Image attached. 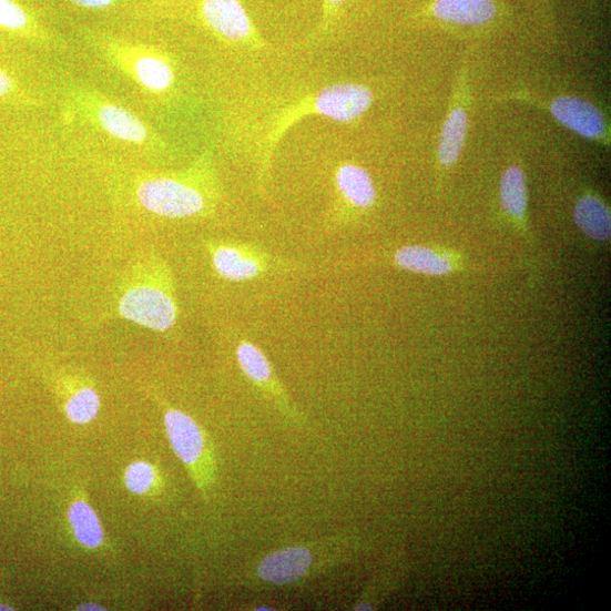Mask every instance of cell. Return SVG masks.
Listing matches in <instances>:
<instances>
[{"label": "cell", "mask_w": 611, "mask_h": 611, "mask_svg": "<svg viewBox=\"0 0 611 611\" xmlns=\"http://www.w3.org/2000/svg\"><path fill=\"white\" fill-rule=\"evenodd\" d=\"M357 546L354 536L335 533L277 548L246 563L238 581L250 590L302 587L350 561Z\"/></svg>", "instance_id": "6da1fadb"}, {"label": "cell", "mask_w": 611, "mask_h": 611, "mask_svg": "<svg viewBox=\"0 0 611 611\" xmlns=\"http://www.w3.org/2000/svg\"><path fill=\"white\" fill-rule=\"evenodd\" d=\"M136 198L146 211L171 218L210 213L218 200V185L211 154L205 153L189 170L143 177Z\"/></svg>", "instance_id": "7a4b0ae2"}, {"label": "cell", "mask_w": 611, "mask_h": 611, "mask_svg": "<svg viewBox=\"0 0 611 611\" xmlns=\"http://www.w3.org/2000/svg\"><path fill=\"white\" fill-rule=\"evenodd\" d=\"M373 93L357 83L328 85L316 94L287 108L277 119L266 138L259 161L258 181L263 184L271 172L275 147L284 135L307 116H322L339 123H352L366 113L371 105Z\"/></svg>", "instance_id": "3957f363"}, {"label": "cell", "mask_w": 611, "mask_h": 611, "mask_svg": "<svg viewBox=\"0 0 611 611\" xmlns=\"http://www.w3.org/2000/svg\"><path fill=\"white\" fill-rule=\"evenodd\" d=\"M98 45L103 58L144 92L159 96L175 88L176 70L169 53L111 37H102Z\"/></svg>", "instance_id": "277c9868"}, {"label": "cell", "mask_w": 611, "mask_h": 611, "mask_svg": "<svg viewBox=\"0 0 611 611\" xmlns=\"http://www.w3.org/2000/svg\"><path fill=\"white\" fill-rule=\"evenodd\" d=\"M65 115L124 143L149 146L154 141L149 126L131 110L93 90L72 91Z\"/></svg>", "instance_id": "5b68a950"}, {"label": "cell", "mask_w": 611, "mask_h": 611, "mask_svg": "<svg viewBox=\"0 0 611 611\" xmlns=\"http://www.w3.org/2000/svg\"><path fill=\"white\" fill-rule=\"evenodd\" d=\"M164 427L177 458L207 497L216 482L214 448L202 427L187 414L171 407L163 411Z\"/></svg>", "instance_id": "8992f818"}, {"label": "cell", "mask_w": 611, "mask_h": 611, "mask_svg": "<svg viewBox=\"0 0 611 611\" xmlns=\"http://www.w3.org/2000/svg\"><path fill=\"white\" fill-rule=\"evenodd\" d=\"M120 312L153 330L171 329L177 319V304L170 269L161 266L155 281L128 291L121 298Z\"/></svg>", "instance_id": "52a82bcc"}, {"label": "cell", "mask_w": 611, "mask_h": 611, "mask_svg": "<svg viewBox=\"0 0 611 611\" xmlns=\"http://www.w3.org/2000/svg\"><path fill=\"white\" fill-rule=\"evenodd\" d=\"M236 359L245 377L288 424L298 428L307 425L304 413L258 346L245 338L241 339L236 346Z\"/></svg>", "instance_id": "ba28073f"}, {"label": "cell", "mask_w": 611, "mask_h": 611, "mask_svg": "<svg viewBox=\"0 0 611 611\" xmlns=\"http://www.w3.org/2000/svg\"><path fill=\"white\" fill-rule=\"evenodd\" d=\"M214 271L231 283H246L287 267L265 250L247 243L211 242L207 244Z\"/></svg>", "instance_id": "9c48e42d"}, {"label": "cell", "mask_w": 611, "mask_h": 611, "mask_svg": "<svg viewBox=\"0 0 611 611\" xmlns=\"http://www.w3.org/2000/svg\"><path fill=\"white\" fill-rule=\"evenodd\" d=\"M198 12L207 29L217 37L253 48L263 47L241 0H198Z\"/></svg>", "instance_id": "30bf717a"}, {"label": "cell", "mask_w": 611, "mask_h": 611, "mask_svg": "<svg viewBox=\"0 0 611 611\" xmlns=\"http://www.w3.org/2000/svg\"><path fill=\"white\" fill-rule=\"evenodd\" d=\"M335 187L338 195L337 204L328 215L329 225H342L352 211L368 210L376 201L374 182L363 166L344 162L335 173Z\"/></svg>", "instance_id": "8fae6325"}, {"label": "cell", "mask_w": 611, "mask_h": 611, "mask_svg": "<svg viewBox=\"0 0 611 611\" xmlns=\"http://www.w3.org/2000/svg\"><path fill=\"white\" fill-rule=\"evenodd\" d=\"M550 109L558 121L583 138L600 139L605 132L600 110L585 100L561 96L552 101Z\"/></svg>", "instance_id": "7c38bea8"}, {"label": "cell", "mask_w": 611, "mask_h": 611, "mask_svg": "<svg viewBox=\"0 0 611 611\" xmlns=\"http://www.w3.org/2000/svg\"><path fill=\"white\" fill-rule=\"evenodd\" d=\"M434 14L460 24H483L496 14L491 0H437Z\"/></svg>", "instance_id": "4fadbf2b"}, {"label": "cell", "mask_w": 611, "mask_h": 611, "mask_svg": "<svg viewBox=\"0 0 611 611\" xmlns=\"http://www.w3.org/2000/svg\"><path fill=\"white\" fill-rule=\"evenodd\" d=\"M574 220L578 227L590 238L607 242L611 234L609 208L597 197L584 196L576 205Z\"/></svg>", "instance_id": "5bb4252c"}, {"label": "cell", "mask_w": 611, "mask_h": 611, "mask_svg": "<svg viewBox=\"0 0 611 611\" xmlns=\"http://www.w3.org/2000/svg\"><path fill=\"white\" fill-rule=\"evenodd\" d=\"M396 264L407 271L426 275H446L451 263L435 251L422 246H406L395 254Z\"/></svg>", "instance_id": "9a60e30c"}, {"label": "cell", "mask_w": 611, "mask_h": 611, "mask_svg": "<svg viewBox=\"0 0 611 611\" xmlns=\"http://www.w3.org/2000/svg\"><path fill=\"white\" fill-rule=\"evenodd\" d=\"M468 130L466 110L457 108L444 124L438 155L440 162L446 165L454 164L460 156Z\"/></svg>", "instance_id": "2e32d148"}, {"label": "cell", "mask_w": 611, "mask_h": 611, "mask_svg": "<svg viewBox=\"0 0 611 611\" xmlns=\"http://www.w3.org/2000/svg\"><path fill=\"white\" fill-rule=\"evenodd\" d=\"M69 521L77 540L94 549L103 542L101 522L93 509L84 501H75L69 509Z\"/></svg>", "instance_id": "e0dca14e"}, {"label": "cell", "mask_w": 611, "mask_h": 611, "mask_svg": "<svg viewBox=\"0 0 611 611\" xmlns=\"http://www.w3.org/2000/svg\"><path fill=\"white\" fill-rule=\"evenodd\" d=\"M501 200L505 210L521 218L527 210V184L519 166L508 170L501 182Z\"/></svg>", "instance_id": "ac0fdd59"}, {"label": "cell", "mask_w": 611, "mask_h": 611, "mask_svg": "<svg viewBox=\"0 0 611 611\" xmlns=\"http://www.w3.org/2000/svg\"><path fill=\"white\" fill-rule=\"evenodd\" d=\"M100 398L91 387H80L71 394L65 404L68 418L78 425L91 422L99 414Z\"/></svg>", "instance_id": "d6986e66"}, {"label": "cell", "mask_w": 611, "mask_h": 611, "mask_svg": "<svg viewBox=\"0 0 611 611\" xmlns=\"http://www.w3.org/2000/svg\"><path fill=\"white\" fill-rule=\"evenodd\" d=\"M0 28L30 35L37 30L33 19L13 0H0Z\"/></svg>", "instance_id": "ffe728a7"}, {"label": "cell", "mask_w": 611, "mask_h": 611, "mask_svg": "<svg viewBox=\"0 0 611 611\" xmlns=\"http://www.w3.org/2000/svg\"><path fill=\"white\" fill-rule=\"evenodd\" d=\"M124 481L133 493L145 495L157 486L159 475L151 464L138 461L129 466Z\"/></svg>", "instance_id": "44dd1931"}, {"label": "cell", "mask_w": 611, "mask_h": 611, "mask_svg": "<svg viewBox=\"0 0 611 611\" xmlns=\"http://www.w3.org/2000/svg\"><path fill=\"white\" fill-rule=\"evenodd\" d=\"M345 2L346 0H324V21L319 31L320 34H324L332 27V23H335L340 7Z\"/></svg>", "instance_id": "7402d4cb"}, {"label": "cell", "mask_w": 611, "mask_h": 611, "mask_svg": "<svg viewBox=\"0 0 611 611\" xmlns=\"http://www.w3.org/2000/svg\"><path fill=\"white\" fill-rule=\"evenodd\" d=\"M70 3L90 10H103L113 7L116 0H69Z\"/></svg>", "instance_id": "603a6c76"}, {"label": "cell", "mask_w": 611, "mask_h": 611, "mask_svg": "<svg viewBox=\"0 0 611 611\" xmlns=\"http://www.w3.org/2000/svg\"><path fill=\"white\" fill-rule=\"evenodd\" d=\"M17 85L12 79L2 70H0V98H8L14 94Z\"/></svg>", "instance_id": "cb8c5ba5"}, {"label": "cell", "mask_w": 611, "mask_h": 611, "mask_svg": "<svg viewBox=\"0 0 611 611\" xmlns=\"http://www.w3.org/2000/svg\"><path fill=\"white\" fill-rule=\"evenodd\" d=\"M78 610H105V608L95 603H85L80 605Z\"/></svg>", "instance_id": "d4e9b609"}, {"label": "cell", "mask_w": 611, "mask_h": 611, "mask_svg": "<svg viewBox=\"0 0 611 611\" xmlns=\"http://www.w3.org/2000/svg\"><path fill=\"white\" fill-rule=\"evenodd\" d=\"M255 610H275L274 608H271V605H259L258 608H254Z\"/></svg>", "instance_id": "484cf974"}, {"label": "cell", "mask_w": 611, "mask_h": 611, "mask_svg": "<svg viewBox=\"0 0 611 611\" xmlns=\"http://www.w3.org/2000/svg\"><path fill=\"white\" fill-rule=\"evenodd\" d=\"M0 610H13V608H9L8 605L0 603Z\"/></svg>", "instance_id": "4316f807"}]
</instances>
